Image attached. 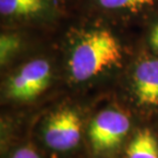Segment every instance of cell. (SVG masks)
<instances>
[{"label":"cell","instance_id":"cell-9","mask_svg":"<svg viewBox=\"0 0 158 158\" xmlns=\"http://www.w3.org/2000/svg\"><path fill=\"white\" fill-rule=\"evenodd\" d=\"M21 38L15 34H2L0 39V59L2 65L21 49Z\"/></svg>","mask_w":158,"mask_h":158},{"label":"cell","instance_id":"cell-4","mask_svg":"<svg viewBox=\"0 0 158 158\" xmlns=\"http://www.w3.org/2000/svg\"><path fill=\"white\" fill-rule=\"evenodd\" d=\"M82 122L74 110L65 108L52 113L44 128V141L49 148L67 151L74 148L81 138Z\"/></svg>","mask_w":158,"mask_h":158},{"label":"cell","instance_id":"cell-2","mask_svg":"<svg viewBox=\"0 0 158 158\" xmlns=\"http://www.w3.org/2000/svg\"><path fill=\"white\" fill-rule=\"evenodd\" d=\"M52 67L48 61L36 59L25 64L7 82V96L15 101L35 99L48 86Z\"/></svg>","mask_w":158,"mask_h":158},{"label":"cell","instance_id":"cell-6","mask_svg":"<svg viewBox=\"0 0 158 158\" xmlns=\"http://www.w3.org/2000/svg\"><path fill=\"white\" fill-rule=\"evenodd\" d=\"M50 7V0H0L1 15L14 20L37 19L45 15Z\"/></svg>","mask_w":158,"mask_h":158},{"label":"cell","instance_id":"cell-3","mask_svg":"<svg viewBox=\"0 0 158 158\" xmlns=\"http://www.w3.org/2000/svg\"><path fill=\"white\" fill-rule=\"evenodd\" d=\"M131 121L124 113L108 109L100 112L90 122L88 135L94 152L113 150L121 144L129 131Z\"/></svg>","mask_w":158,"mask_h":158},{"label":"cell","instance_id":"cell-8","mask_svg":"<svg viewBox=\"0 0 158 158\" xmlns=\"http://www.w3.org/2000/svg\"><path fill=\"white\" fill-rule=\"evenodd\" d=\"M103 8L109 10L138 11L147 6H152L156 0H98Z\"/></svg>","mask_w":158,"mask_h":158},{"label":"cell","instance_id":"cell-10","mask_svg":"<svg viewBox=\"0 0 158 158\" xmlns=\"http://www.w3.org/2000/svg\"><path fill=\"white\" fill-rule=\"evenodd\" d=\"M11 158H40L38 153L34 150V148L31 146H26L20 148L18 151H15Z\"/></svg>","mask_w":158,"mask_h":158},{"label":"cell","instance_id":"cell-7","mask_svg":"<svg viewBox=\"0 0 158 158\" xmlns=\"http://www.w3.org/2000/svg\"><path fill=\"white\" fill-rule=\"evenodd\" d=\"M128 158H158V142L149 129L139 131L127 148Z\"/></svg>","mask_w":158,"mask_h":158},{"label":"cell","instance_id":"cell-5","mask_svg":"<svg viewBox=\"0 0 158 158\" xmlns=\"http://www.w3.org/2000/svg\"><path fill=\"white\" fill-rule=\"evenodd\" d=\"M132 82L141 105H158V59H148L139 63L134 72Z\"/></svg>","mask_w":158,"mask_h":158},{"label":"cell","instance_id":"cell-1","mask_svg":"<svg viewBox=\"0 0 158 158\" xmlns=\"http://www.w3.org/2000/svg\"><path fill=\"white\" fill-rule=\"evenodd\" d=\"M122 47L108 30L96 29L84 33L72 48L69 59L71 77L85 81L120 64Z\"/></svg>","mask_w":158,"mask_h":158},{"label":"cell","instance_id":"cell-11","mask_svg":"<svg viewBox=\"0 0 158 158\" xmlns=\"http://www.w3.org/2000/svg\"><path fill=\"white\" fill-rule=\"evenodd\" d=\"M150 44L154 49L158 52V24L153 28L150 35Z\"/></svg>","mask_w":158,"mask_h":158}]
</instances>
